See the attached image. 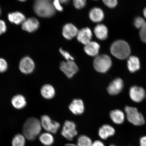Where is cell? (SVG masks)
<instances>
[{"instance_id":"obj_1","label":"cell","mask_w":146,"mask_h":146,"mask_svg":"<svg viewBox=\"0 0 146 146\" xmlns=\"http://www.w3.org/2000/svg\"><path fill=\"white\" fill-rule=\"evenodd\" d=\"M42 128L40 121L38 119L35 117L29 118L23 126L24 136L29 140H34L40 133Z\"/></svg>"},{"instance_id":"obj_2","label":"cell","mask_w":146,"mask_h":146,"mask_svg":"<svg viewBox=\"0 0 146 146\" xmlns=\"http://www.w3.org/2000/svg\"><path fill=\"white\" fill-rule=\"evenodd\" d=\"M34 10L38 16L43 18L52 17L56 12L51 0H36L34 4Z\"/></svg>"},{"instance_id":"obj_3","label":"cell","mask_w":146,"mask_h":146,"mask_svg":"<svg viewBox=\"0 0 146 146\" xmlns=\"http://www.w3.org/2000/svg\"><path fill=\"white\" fill-rule=\"evenodd\" d=\"M110 51L115 57L121 60L125 59L128 57L131 52L128 44L123 40L114 42L111 46Z\"/></svg>"},{"instance_id":"obj_4","label":"cell","mask_w":146,"mask_h":146,"mask_svg":"<svg viewBox=\"0 0 146 146\" xmlns=\"http://www.w3.org/2000/svg\"><path fill=\"white\" fill-rule=\"evenodd\" d=\"M112 65V61L110 57L106 54L98 56L94 61V66L95 70L100 73L107 72Z\"/></svg>"},{"instance_id":"obj_5","label":"cell","mask_w":146,"mask_h":146,"mask_svg":"<svg viewBox=\"0 0 146 146\" xmlns=\"http://www.w3.org/2000/svg\"><path fill=\"white\" fill-rule=\"evenodd\" d=\"M125 110L127 120L130 123L135 125H142L145 123L143 115L135 108L127 106Z\"/></svg>"},{"instance_id":"obj_6","label":"cell","mask_w":146,"mask_h":146,"mask_svg":"<svg viewBox=\"0 0 146 146\" xmlns=\"http://www.w3.org/2000/svg\"><path fill=\"white\" fill-rule=\"evenodd\" d=\"M40 122L42 127L47 132L52 134L57 133L60 126L59 123L52 121L50 117L46 115H44L41 117Z\"/></svg>"},{"instance_id":"obj_7","label":"cell","mask_w":146,"mask_h":146,"mask_svg":"<svg viewBox=\"0 0 146 146\" xmlns=\"http://www.w3.org/2000/svg\"><path fill=\"white\" fill-rule=\"evenodd\" d=\"M61 134L67 140H72L78 135L75 123L69 120L65 121L62 129Z\"/></svg>"},{"instance_id":"obj_8","label":"cell","mask_w":146,"mask_h":146,"mask_svg":"<svg viewBox=\"0 0 146 146\" xmlns=\"http://www.w3.org/2000/svg\"><path fill=\"white\" fill-rule=\"evenodd\" d=\"M60 69L69 78H72L78 70L77 65L73 61L62 62L60 63Z\"/></svg>"},{"instance_id":"obj_9","label":"cell","mask_w":146,"mask_h":146,"mask_svg":"<svg viewBox=\"0 0 146 146\" xmlns=\"http://www.w3.org/2000/svg\"><path fill=\"white\" fill-rule=\"evenodd\" d=\"M35 68V64L31 58L27 56L23 58L20 62L19 68L23 74H31Z\"/></svg>"},{"instance_id":"obj_10","label":"cell","mask_w":146,"mask_h":146,"mask_svg":"<svg viewBox=\"0 0 146 146\" xmlns=\"http://www.w3.org/2000/svg\"><path fill=\"white\" fill-rule=\"evenodd\" d=\"M92 36V33L90 29L85 27L78 31L76 37L78 41L86 45L91 41Z\"/></svg>"},{"instance_id":"obj_11","label":"cell","mask_w":146,"mask_h":146,"mask_svg":"<svg viewBox=\"0 0 146 146\" xmlns=\"http://www.w3.org/2000/svg\"><path fill=\"white\" fill-rule=\"evenodd\" d=\"M145 94V91L142 88L137 86L131 88L129 96L133 101L139 103L143 99Z\"/></svg>"},{"instance_id":"obj_12","label":"cell","mask_w":146,"mask_h":146,"mask_svg":"<svg viewBox=\"0 0 146 146\" xmlns=\"http://www.w3.org/2000/svg\"><path fill=\"white\" fill-rule=\"evenodd\" d=\"M22 24V28L23 30L29 33L35 32L39 26V21L34 18L25 19Z\"/></svg>"},{"instance_id":"obj_13","label":"cell","mask_w":146,"mask_h":146,"mask_svg":"<svg viewBox=\"0 0 146 146\" xmlns=\"http://www.w3.org/2000/svg\"><path fill=\"white\" fill-rule=\"evenodd\" d=\"M123 86V82L121 78H116L109 86L107 88L108 92L112 95L117 94L121 92Z\"/></svg>"},{"instance_id":"obj_14","label":"cell","mask_w":146,"mask_h":146,"mask_svg":"<svg viewBox=\"0 0 146 146\" xmlns=\"http://www.w3.org/2000/svg\"><path fill=\"white\" fill-rule=\"evenodd\" d=\"M78 30L76 26L71 23H68L63 27V35L66 39L71 40L77 35Z\"/></svg>"},{"instance_id":"obj_15","label":"cell","mask_w":146,"mask_h":146,"mask_svg":"<svg viewBox=\"0 0 146 146\" xmlns=\"http://www.w3.org/2000/svg\"><path fill=\"white\" fill-rule=\"evenodd\" d=\"M69 109L74 114H81L84 110L83 102L81 100H74L69 105Z\"/></svg>"},{"instance_id":"obj_16","label":"cell","mask_w":146,"mask_h":146,"mask_svg":"<svg viewBox=\"0 0 146 146\" xmlns=\"http://www.w3.org/2000/svg\"><path fill=\"white\" fill-rule=\"evenodd\" d=\"M89 17L94 22L99 23L104 19V14L101 9L95 7L91 9L89 12Z\"/></svg>"},{"instance_id":"obj_17","label":"cell","mask_w":146,"mask_h":146,"mask_svg":"<svg viewBox=\"0 0 146 146\" xmlns=\"http://www.w3.org/2000/svg\"><path fill=\"white\" fill-rule=\"evenodd\" d=\"M114 129L111 126L108 125H102L98 130V135L102 139L106 140L109 137L114 134Z\"/></svg>"},{"instance_id":"obj_18","label":"cell","mask_w":146,"mask_h":146,"mask_svg":"<svg viewBox=\"0 0 146 146\" xmlns=\"http://www.w3.org/2000/svg\"><path fill=\"white\" fill-rule=\"evenodd\" d=\"M100 45L96 42L91 41L85 45L84 50L86 53L91 56H96L98 54Z\"/></svg>"},{"instance_id":"obj_19","label":"cell","mask_w":146,"mask_h":146,"mask_svg":"<svg viewBox=\"0 0 146 146\" xmlns=\"http://www.w3.org/2000/svg\"><path fill=\"white\" fill-rule=\"evenodd\" d=\"M11 104L15 108L21 109L26 106V98L22 95L18 94L14 96L11 100Z\"/></svg>"},{"instance_id":"obj_20","label":"cell","mask_w":146,"mask_h":146,"mask_svg":"<svg viewBox=\"0 0 146 146\" xmlns=\"http://www.w3.org/2000/svg\"><path fill=\"white\" fill-rule=\"evenodd\" d=\"M94 31L96 37L101 40H106L108 36V30L107 27L103 24L97 25L95 27Z\"/></svg>"},{"instance_id":"obj_21","label":"cell","mask_w":146,"mask_h":146,"mask_svg":"<svg viewBox=\"0 0 146 146\" xmlns=\"http://www.w3.org/2000/svg\"><path fill=\"white\" fill-rule=\"evenodd\" d=\"M8 19L11 23L18 25L22 24L26 19L24 14L19 12L9 13L8 15Z\"/></svg>"},{"instance_id":"obj_22","label":"cell","mask_w":146,"mask_h":146,"mask_svg":"<svg viewBox=\"0 0 146 146\" xmlns=\"http://www.w3.org/2000/svg\"><path fill=\"white\" fill-rule=\"evenodd\" d=\"M127 65L129 70L131 72H134L140 68L139 59L136 56H129L127 60Z\"/></svg>"},{"instance_id":"obj_23","label":"cell","mask_w":146,"mask_h":146,"mask_svg":"<svg viewBox=\"0 0 146 146\" xmlns=\"http://www.w3.org/2000/svg\"><path fill=\"white\" fill-rule=\"evenodd\" d=\"M41 93L44 98L47 99H50L54 96L55 91L54 88L52 85L45 84L42 87Z\"/></svg>"},{"instance_id":"obj_24","label":"cell","mask_w":146,"mask_h":146,"mask_svg":"<svg viewBox=\"0 0 146 146\" xmlns=\"http://www.w3.org/2000/svg\"><path fill=\"white\" fill-rule=\"evenodd\" d=\"M39 139L43 145L50 146L54 143V138L52 133L48 132L42 133L40 135Z\"/></svg>"},{"instance_id":"obj_25","label":"cell","mask_w":146,"mask_h":146,"mask_svg":"<svg viewBox=\"0 0 146 146\" xmlns=\"http://www.w3.org/2000/svg\"><path fill=\"white\" fill-rule=\"evenodd\" d=\"M110 116L113 122L116 124H121L125 120V116L123 112L119 110H115L111 111Z\"/></svg>"},{"instance_id":"obj_26","label":"cell","mask_w":146,"mask_h":146,"mask_svg":"<svg viewBox=\"0 0 146 146\" xmlns=\"http://www.w3.org/2000/svg\"><path fill=\"white\" fill-rule=\"evenodd\" d=\"M92 142L91 139L88 136L85 135H82L78 138L77 145H67L72 146H91Z\"/></svg>"},{"instance_id":"obj_27","label":"cell","mask_w":146,"mask_h":146,"mask_svg":"<svg viewBox=\"0 0 146 146\" xmlns=\"http://www.w3.org/2000/svg\"><path fill=\"white\" fill-rule=\"evenodd\" d=\"M25 137L23 135L18 134L13 139L12 142V146H25Z\"/></svg>"},{"instance_id":"obj_28","label":"cell","mask_w":146,"mask_h":146,"mask_svg":"<svg viewBox=\"0 0 146 146\" xmlns=\"http://www.w3.org/2000/svg\"><path fill=\"white\" fill-rule=\"evenodd\" d=\"M73 3L76 8L81 9L86 5V0H73Z\"/></svg>"},{"instance_id":"obj_29","label":"cell","mask_w":146,"mask_h":146,"mask_svg":"<svg viewBox=\"0 0 146 146\" xmlns=\"http://www.w3.org/2000/svg\"><path fill=\"white\" fill-rule=\"evenodd\" d=\"M146 22L145 19L141 17H137L135 18L134 21V25L137 28L141 29Z\"/></svg>"},{"instance_id":"obj_30","label":"cell","mask_w":146,"mask_h":146,"mask_svg":"<svg viewBox=\"0 0 146 146\" xmlns=\"http://www.w3.org/2000/svg\"><path fill=\"white\" fill-rule=\"evenodd\" d=\"M8 68V64L7 61L3 58H0V72H6Z\"/></svg>"},{"instance_id":"obj_31","label":"cell","mask_w":146,"mask_h":146,"mask_svg":"<svg viewBox=\"0 0 146 146\" xmlns=\"http://www.w3.org/2000/svg\"><path fill=\"white\" fill-rule=\"evenodd\" d=\"M60 52L65 59L67 61H73L74 60V58L67 51L64 50L62 48L60 49Z\"/></svg>"},{"instance_id":"obj_32","label":"cell","mask_w":146,"mask_h":146,"mask_svg":"<svg viewBox=\"0 0 146 146\" xmlns=\"http://www.w3.org/2000/svg\"><path fill=\"white\" fill-rule=\"evenodd\" d=\"M104 3L109 8H114L117 3V0H103Z\"/></svg>"},{"instance_id":"obj_33","label":"cell","mask_w":146,"mask_h":146,"mask_svg":"<svg viewBox=\"0 0 146 146\" xmlns=\"http://www.w3.org/2000/svg\"><path fill=\"white\" fill-rule=\"evenodd\" d=\"M139 35L141 40L146 43V22L143 26L140 29Z\"/></svg>"},{"instance_id":"obj_34","label":"cell","mask_w":146,"mask_h":146,"mask_svg":"<svg viewBox=\"0 0 146 146\" xmlns=\"http://www.w3.org/2000/svg\"><path fill=\"white\" fill-rule=\"evenodd\" d=\"M53 5L56 10L59 11L60 12L62 11L63 8L61 5L60 0H53L52 1Z\"/></svg>"},{"instance_id":"obj_35","label":"cell","mask_w":146,"mask_h":146,"mask_svg":"<svg viewBox=\"0 0 146 146\" xmlns=\"http://www.w3.org/2000/svg\"><path fill=\"white\" fill-rule=\"evenodd\" d=\"M7 26L6 24L2 20H0V35L6 32Z\"/></svg>"},{"instance_id":"obj_36","label":"cell","mask_w":146,"mask_h":146,"mask_svg":"<svg viewBox=\"0 0 146 146\" xmlns=\"http://www.w3.org/2000/svg\"><path fill=\"white\" fill-rule=\"evenodd\" d=\"M91 146H105V145L103 142L100 140H97L92 142Z\"/></svg>"},{"instance_id":"obj_37","label":"cell","mask_w":146,"mask_h":146,"mask_svg":"<svg viewBox=\"0 0 146 146\" xmlns=\"http://www.w3.org/2000/svg\"><path fill=\"white\" fill-rule=\"evenodd\" d=\"M140 146H146V136L142 137L140 140Z\"/></svg>"},{"instance_id":"obj_38","label":"cell","mask_w":146,"mask_h":146,"mask_svg":"<svg viewBox=\"0 0 146 146\" xmlns=\"http://www.w3.org/2000/svg\"><path fill=\"white\" fill-rule=\"evenodd\" d=\"M69 0H60V3L63 4H66L69 2Z\"/></svg>"},{"instance_id":"obj_39","label":"cell","mask_w":146,"mask_h":146,"mask_svg":"<svg viewBox=\"0 0 146 146\" xmlns=\"http://www.w3.org/2000/svg\"><path fill=\"white\" fill-rule=\"evenodd\" d=\"M143 13V15L146 19V7L145 9H144Z\"/></svg>"},{"instance_id":"obj_40","label":"cell","mask_w":146,"mask_h":146,"mask_svg":"<svg viewBox=\"0 0 146 146\" xmlns=\"http://www.w3.org/2000/svg\"><path fill=\"white\" fill-rule=\"evenodd\" d=\"M18 1H21L23 2V1H27V0H18Z\"/></svg>"},{"instance_id":"obj_41","label":"cell","mask_w":146,"mask_h":146,"mask_svg":"<svg viewBox=\"0 0 146 146\" xmlns=\"http://www.w3.org/2000/svg\"><path fill=\"white\" fill-rule=\"evenodd\" d=\"M1 8H0V15H1Z\"/></svg>"},{"instance_id":"obj_42","label":"cell","mask_w":146,"mask_h":146,"mask_svg":"<svg viewBox=\"0 0 146 146\" xmlns=\"http://www.w3.org/2000/svg\"><path fill=\"white\" fill-rule=\"evenodd\" d=\"M110 146H115L114 145H111Z\"/></svg>"},{"instance_id":"obj_43","label":"cell","mask_w":146,"mask_h":146,"mask_svg":"<svg viewBox=\"0 0 146 146\" xmlns=\"http://www.w3.org/2000/svg\"><path fill=\"white\" fill-rule=\"evenodd\" d=\"M95 1H97V0H95Z\"/></svg>"}]
</instances>
